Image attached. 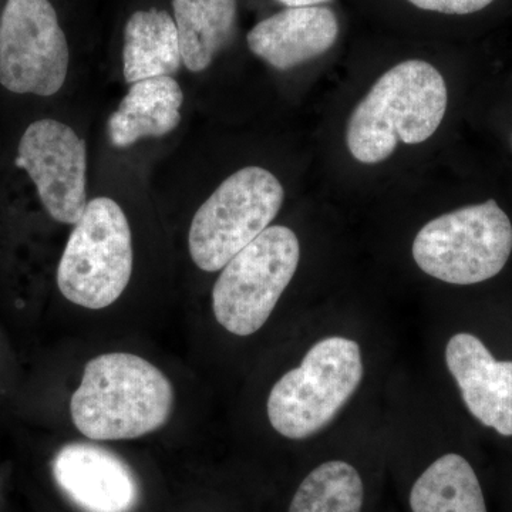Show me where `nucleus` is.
Wrapping results in <instances>:
<instances>
[{"label": "nucleus", "mask_w": 512, "mask_h": 512, "mask_svg": "<svg viewBox=\"0 0 512 512\" xmlns=\"http://www.w3.org/2000/svg\"><path fill=\"white\" fill-rule=\"evenodd\" d=\"M173 404V384L153 363L131 353H106L84 367L70 414L87 439L133 440L161 429Z\"/></svg>", "instance_id": "nucleus-1"}, {"label": "nucleus", "mask_w": 512, "mask_h": 512, "mask_svg": "<svg viewBox=\"0 0 512 512\" xmlns=\"http://www.w3.org/2000/svg\"><path fill=\"white\" fill-rule=\"evenodd\" d=\"M447 100L446 82L433 64H396L353 110L346 130L349 153L359 163L379 164L399 143H424L439 130Z\"/></svg>", "instance_id": "nucleus-2"}, {"label": "nucleus", "mask_w": 512, "mask_h": 512, "mask_svg": "<svg viewBox=\"0 0 512 512\" xmlns=\"http://www.w3.org/2000/svg\"><path fill=\"white\" fill-rule=\"evenodd\" d=\"M363 379L362 352L355 340L326 338L313 345L301 366L285 373L268 399L271 426L281 436L303 440L338 416Z\"/></svg>", "instance_id": "nucleus-3"}, {"label": "nucleus", "mask_w": 512, "mask_h": 512, "mask_svg": "<svg viewBox=\"0 0 512 512\" xmlns=\"http://www.w3.org/2000/svg\"><path fill=\"white\" fill-rule=\"evenodd\" d=\"M133 274V238L124 211L107 197L94 198L74 225L57 268V286L82 308H109Z\"/></svg>", "instance_id": "nucleus-4"}, {"label": "nucleus", "mask_w": 512, "mask_h": 512, "mask_svg": "<svg viewBox=\"0 0 512 512\" xmlns=\"http://www.w3.org/2000/svg\"><path fill=\"white\" fill-rule=\"evenodd\" d=\"M511 252L512 224L494 200L434 218L413 242V258L421 271L451 285L494 278Z\"/></svg>", "instance_id": "nucleus-5"}, {"label": "nucleus", "mask_w": 512, "mask_h": 512, "mask_svg": "<svg viewBox=\"0 0 512 512\" xmlns=\"http://www.w3.org/2000/svg\"><path fill=\"white\" fill-rule=\"evenodd\" d=\"M285 191L274 174L245 167L228 177L192 218L188 248L205 272L221 271L275 220Z\"/></svg>", "instance_id": "nucleus-6"}, {"label": "nucleus", "mask_w": 512, "mask_h": 512, "mask_svg": "<svg viewBox=\"0 0 512 512\" xmlns=\"http://www.w3.org/2000/svg\"><path fill=\"white\" fill-rule=\"evenodd\" d=\"M295 232L266 228L222 268L212 289V311L232 335L249 336L265 325L299 265Z\"/></svg>", "instance_id": "nucleus-7"}, {"label": "nucleus", "mask_w": 512, "mask_h": 512, "mask_svg": "<svg viewBox=\"0 0 512 512\" xmlns=\"http://www.w3.org/2000/svg\"><path fill=\"white\" fill-rule=\"evenodd\" d=\"M70 53L49 0H6L0 15V84L15 94L50 97L62 89Z\"/></svg>", "instance_id": "nucleus-8"}, {"label": "nucleus", "mask_w": 512, "mask_h": 512, "mask_svg": "<svg viewBox=\"0 0 512 512\" xmlns=\"http://www.w3.org/2000/svg\"><path fill=\"white\" fill-rule=\"evenodd\" d=\"M16 167L28 173L50 217L76 225L87 204V148L62 121L30 124L20 138Z\"/></svg>", "instance_id": "nucleus-9"}, {"label": "nucleus", "mask_w": 512, "mask_h": 512, "mask_svg": "<svg viewBox=\"0 0 512 512\" xmlns=\"http://www.w3.org/2000/svg\"><path fill=\"white\" fill-rule=\"evenodd\" d=\"M52 471L63 494L84 512H131L140 500L131 467L97 444H66L53 458Z\"/></svg>", "instance_id": "nucleus-10"}, {"label": "nucleus", "mask_w": 512, "mask_h": 512, "mask_svg": "<svg viewBox=\"0 0 512 512\" xmlns=\"http://www.w3.org/2000/svg\"><path fill=\"white\" fill-rule=\"evenodd\" d=\"M448 370L467 409L484 426L512 436V362H498L471 333H457L446 348Z\"/></svg>", "instance_id": "nucleus-11"}, {"label": "nucleus", "mask_w": 512, "mask_h": 512, "mask_svg": "<svg viewBox=\"0 0 512 512\" xmlns=\"http://www.w3.org/2000/svg\"><path fill=\"white\" fill-rule=\"evenodd\" d=\"M339 36V20L332 9L286 8L259 22L248 33L249 50L276 70L325 55Z\"/></svg>", "instance_id": "nucleus-12"}, {"label": "nucleus", "mask_w": 512, "mask_h": 512, "mask_svg": "<svg viewBox=\"0 0 512 512\" xmlns=\"http://www.w3.org/2000/svg\"><path fill=\"white\" fill-rule=\"evenodd\" d=\"M183 89L173 77H156L131 84L119 109L109 119V138L127 148L148 137H164L181 123Z\"/></svg>", "instance_id": "nucleus-13"}, {"label": "nucleus", "mask_w": 512, "mask_h": 512, "mask_svg": "<svg viewBox=\"0 0 512 512\" xmlns=\"http://www.w3.org/2000/svg\"><path fill=\"white\" fill-rule=\"evenodd\" d=\"M183 64L177 25L165 10H137L124 29L123 74L128 84L173 77Z\"/></svg>", "instance_id": "nucleus-14"}, {"label": "nucleus", "mask_w": 512, "mask_h": 512, "mask_svg": "<svg viewBox=\"0 0 512 512\" xmlns=\"http://www.w3.org/2000/svg\"><path fill=\"white\" fill-rule=\"evenodd\" d=\"M183 64L192 73L207 70L237 29V0H173Z\"/></svg>", "instance_id": "nucleus-15"}, {"label": "nucleus", "mask_w": 512, "mask_h": 512, "mask_svg": "<svg viewBox=\"0 0 512 512\" xmlns=\"http://www.w3.org/2000/svg\"><path fill=\"white\" fill-rule=\"evenodd\" d=\"M413 512H487L483 490L473 467L458 454H446L414 483Z\"/></svg>", "instance_id": "nucleus-16"}, {"label": "nucleus", "mask_w": 512, "mask_h": 512, "mask_svg": "<svg viewBox=\"0 0 512 512\" xmlns=\"http://www.w3.org/2000/svg\"><path fill=\"white\" fill-rule=\"evenodd\" d=\"M365 488L355 467L328 461L316 467L293 495L289 512H360Z\"/></svg>", "instance_id": "nucleus-17"}, {"label": "nucleus", "mask_w": 512, "mask_h": 512, "mask_svg": "<svg viewBox=\"0 0 512 512\" xmlns=\"http://www.w3.org/2000/svg\"><path fill=\"white\" fill-rule=\"evenodd\" d=\"M421 10L441 15L467 16L490 8L495 0H407Z\"/></svg>", "instance_id": "nucleus-18"}, {"label": "nucleus", "mask_w": 512, "mask_h": 512, "mask_svg": "<svg viewBox=\"0 0 512 512\" xmlns=\"http://www.w3.org/2000/svg\"><path fill=\"white\" fill-rule=\"evenodd\" d=\"M278 2L285 5L286 8H312V6L328 3L330 0H278Z\"/></svg>", "instance_id": "nucleus-19"}, {"label": "nucleus", "mask_w": 512, "mask_h": 512, "mask_svg": "<svg viewBox=\"0 0 512 512\" xmlns=\"http://www.w3.org/2000/svg\"><path fill=\"white\" fill-rule=\"evenodd\" d=\"M511 143H512V137H511Z\"/></svg>", "instance_id": "nucleus-20"}]
</instances>
